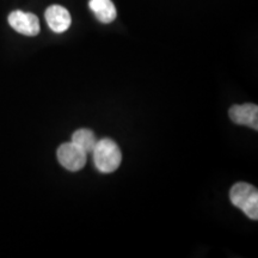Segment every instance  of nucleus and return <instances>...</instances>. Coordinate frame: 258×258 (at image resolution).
<instances>
[{
	"label": "nucleus",
	"mask_w": 258,
	"mask_h": 258,
	"mask_svg": "<svg viewBox=\"0 0 258 258\" xmlns=\"http://www.w3.org/2000/svg\"><path fill=\"white\" fill-rule=\"evenodd\" d=\"M9 24L12 29L25 36H36L40 32V21L30 12L14 11L9 15Z\"/></svg>",
	"instance_id": "obj_4"
},
{
	"label": "nucleus",
	"mask_w": 258,
	"mask_h": 258,
	"mask_svg": "<svg viewBox=\"0 0 258 258\" xmlns=\"http://www.w3.org/2000/svg\"><path fill=\"white\" fill-rule=\"evenodd\" d=\"M89 6L96 18L104 24L111 23L117 16V11L111 0H90Z\"/></svg>",
	"instance_id": "obj_7"
},
{
	"label": "nucleus",
	"mask_w": 258,
	"mask_h": 258,
	"mask_svg": "<svg viewBox=\"0 0 258 258\" xmlns=\"http://www.w3.org/2000/svg\"><path fill=\"white\" fill-rule=\"evenodd\" d=\"M97 141L98 140H97L96 135L88 128H80L74 132L72 135V143L76 144L79 148H82L86 154L92 153Z\"/></svg>",
	"instance_id": "obj_8"
},
{
	"label": "nucleus",
	"mask_w": 258,
	"mask_h": 258,
	"mask_svg": "<svg viewBox=\"0 0 258 258\" xmlns=\"http://www.w3.org/2000/svg\"><path fill=\"white\" fill-rule=\"evenodd\" d=\"M230 118L234 123L258 129V106L252 103L241 105H233L230 109Z\"/></svg>",
	"instance_id": "obj_5"
},
{
	"label": "nucleus",
	"mask_w": 258,
	"mask_h": 258,
	"mask_svg": "<svg viewBox=\"0 0 258 258\" xmlns=\"http://www.w3.org/2000/svg\"><path fill=\"white\" fill-rule=\"evenodd\" d=\"M46 21L48 27L56 34L64 32L71 27V15L69 10L60 5H51L46 10Z\"/></svg>",
	"instance_id": "obj_6"
},
{
	"label": "nucleus",
	"mask_w": 258,
	"mask_h": 258,
	"mask_svg": "<svg viewBox=\"0 0 258 258\" xmlns=\"http://www.w3.org/2000/svg\"><path fill=\"white\" fill-rule=\"evenodd\" d=\"M232 205L241 209L247 218L258 219V190L249 183H237L230 191Z\"/></svg>",
	"instance_id": "obj_2"
},
{
	"label": "nucleus",
	"mask_w": 258,
	"mask_h": 258,
	"mask_svg": "<svg viewBox=\"0 0 258 258\" xmlns=\"http://www.w3.org/2000/svg\"><path fill=\"white\" fill-rule=\"evenodd\" d=\"M92 154L96 167L103 173L114 172L121 165V150L118 145L111 139L105 138L97 141Z\"/></svg>",
	"instance_id": "obj_1"
},
{
	"label": "nucleus",
	"mask_w": 258,
	"mask_h": 258,
	"mask_svg": "<svg viewBox=\"0 0 258 258\" xmlns=\"http://www.w3.org/2000/svg\"><path fill=\"white\" fill-rule=\"evenodd\" d=\"M86 154L82 148H79L76 144L71 143L62 144L57 148V160L64 169L69 171L82 170L86 164Z\"/></svg>",
	"instance_id": "obj_3"
}]
</instances>
